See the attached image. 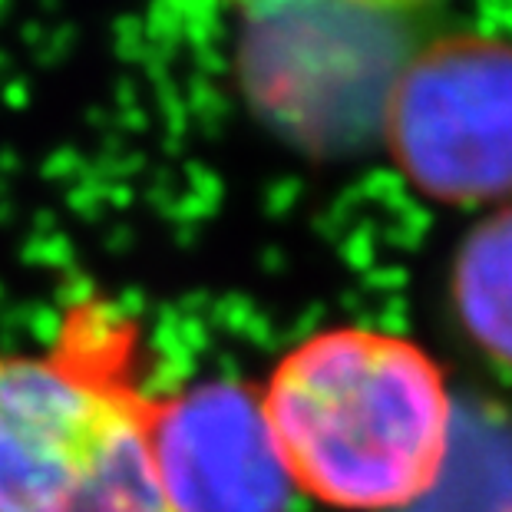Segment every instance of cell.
I'll use <instances>...</instances> for the list:
<instances>
[{"instance_id": "cell-1", "label": "cell", "mask_w": 512, "mask_h": 512, "mask_svg": "<svg viewBox=\"0 0 512 512\" xmlns=\"http://www.w3.org/2000/svg\"><path fill=\"white\" fill-rule=\"evenodd\" d=\"M258 397L294 493L328 509H410L450 463V380L407 334L367 324L308 334Z\"/></svg>"}, {"instance_id": "cell-2", "label": "cell", "mask_w": 512, "mask_h": 512, "mask_svg": "<svg viewBox=\"0 0 512 512\" xmlns=\"http://www.w3.org/2000/svg\"><path fill=\"white\" fill-rule=\"evenodd\" d=\"M136 334L76 304L43 351L0 354V512H166Z\"/></svg>"}, {"instance_id": "cell-3", "label": "cell", "mask_w": 512, "mask_h": 512, "mask_svg": "<svg viewBox=\"0 0 512 512\" xmlns=\"http://www.w3.org/2000/svg\"><path fill=\"white\" fill-rule=\"evenodd\" d=\"M380 133L423 199L470 209L512 202V43L450 34L403 60Z\"/></svg>"}, {"instance_id": "cell-4", "label": "cell", "mask_w": 512, "mask_h": 512, "mask_svg": "<svg viewBox=\"0 0 512 512\" xmlns=\"http://www.w3.org/2000/svg\"><path fill=\"white\" fill-rule=\"evenodd\" d=\"M152 456L166 512H288L298 496L261 397L232 380L156 397Z\"/></svg>"}, {"instance_id": "cell-5", "label": "cell", "mask_w": 512, "mask_h": 512, "mask_svg": "<svg viewBox=\"0 0 512 512\" xmlns=\"http://www.w3.org/2000/svg\"><path fill=\"white\" fill-rule=\"evenodd\" d=\"M450 308L466 341L512 370V202L489 209L456 248Z\"/></svg>"}, {"instance_id": "cell-6", "label": "cell", "mask_w": 512, "mask_h": 512, "mask_svg": "<svg viewBox=\"0 0 512 512\" xmlns=\"http://www.w3.org/2000/svg\"><path fill=\"white\" fill-rule=\"evenodd\" d=\"M423 4H433V0H390V14H397V10H413V7H423Z\"/></svg>"}, {"instance_id": "cell-7", "label": "cell", "mask_w": 512, "mask_h": 512, "mask_svg": "<svg viewBox=\"0 0 512 512\" xmlns=\"http://www.w3.org/2000/svg\"><path fill=\"white\" fill-rule=\"evenodd\" d=\"M351 4L370 7V10H377V14H390V0H351Z\"/></svg>"}, {"instance_id": "cell-8", "label": "cell", "mask_w": 512, "mask_h": 512, "mask_svg": "<svg viewBox=\"0 0 512 512\" xmlns=\"http://www.w3.org/2000/svg\"><path fill=\"white\" fill-rule=\"evenodd\" d=\"M503 512H512V506H509V509H503Z\"/></svg>"}]
</instances>
